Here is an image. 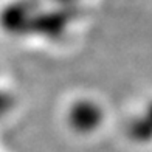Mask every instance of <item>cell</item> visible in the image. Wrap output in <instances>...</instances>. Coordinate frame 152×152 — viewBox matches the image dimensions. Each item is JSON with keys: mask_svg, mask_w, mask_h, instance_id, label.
<instances>
[{"mask_svg": "<svg viewBox=\"0 0 152 152\" xmlns=\"http://www.w3.org/2000/svg\"><path fill=\"white\" fill-rule=\"evenodd\" d=\"M149 116H151V123H152V106L149 107Z\"/></svg>", "mask_w": 152, "mask_h": 152, "instance_id": "1", "label": "cell"}]
</instances>
